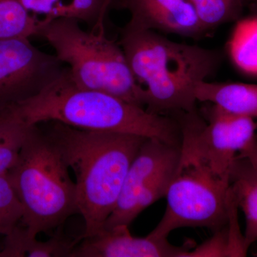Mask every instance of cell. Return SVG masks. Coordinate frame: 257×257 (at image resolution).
<instances>
[{
	"instance_id": "cell-1",
	"label": "cell",
	"mask_w": 257,
	"mask_h": 257,
	"mask_svg": "<svg viewBox=\"0 0 257 257\" xmlns=\"http://www.w3.org/2000/svg\"><path fill=\"white\" fill-rule=\"evenodd\" d=\"M3 108L29 125L57 121L80 130L157 139L177 147L182 143L175 118L150 112L108 93L79 87L68 67L36 95Z\"/></svg>"
},
{
	"instance_id": "cell-2",
	"label": "cell",
	"mask_w": 257,
	"mask_h": 257,
	"mask_svg": "<svg viewBox=\"0 0 257 257\" xmlns=\"http://www.w3.org/2000/svg\"><path fill=\"white\" fill-rule=\"evenodd\" d=\"M119 44L145 90V108L154 114L198 111L196 85L212 77L222 62L219 50L172 41L130 22Z\"/></svg>"
},
{
	"instance_id": "cell-3",
	"label": "cell",
	"mask_w": 257,
	"mask_h": 257,
	"mask_svg": "<svg viewBox=\"0 0 257 257\" xmlns=\"http://www.w3.org/2000/svg\"><path fill=\"white\" fill-rule=\"evenodd\" d=\"M49 122L45 133L75 175L77 204L85 228L81 237H89L103 229L128 168L147 138Z\"/></svg>"
},
{
	"instance_id": "cell-4",
	"label": "cell",
	"mask_w": 257,
	"mask_h": 257,
	"mask_svg": "<svg viewBox=\"0 0 257 257\" xmlns=\"http://www.w3.org/2000/svg\"><path fill=\"white\" fill-rule=\"evenodd\" d=\"M55 143L34 125L7 172L23 209L20 224L31 237L79 214L75 182Z\"/></svg>"
},
{
	"instance_id": "cell-5",
	"label": "cell",
	"mask_w": 257,
	"mask_h": 257,
	"mask_svg": "<svg viewBox=\"0 0 257 257\" xmlns=\"http://www.w3.org/2000/svg\"><path fill=\"white\" fill-rule=\"evenodd\" d=\"M79 87L101 91L142 106L145 90L137 82L119 44L106 36L104 25L91 32L78 20L62 17L47 20L40 30Z\"/></svg>"
},
{
	"instance_id": "cell-6",
	"label": "cell",
	"mask_w": 257,
	"mask_h": 257,
	"mask_svg": "<svg viewBox=\"0 0 257 257\" xmlns=\"http://www.w3.org/2000/svg\"><path fill=\"white\" fill-rule=\"evenodd\" d=\"M165 197V214L149 234L155 239H167L172 231L182 227H205L216 232L229 222V175L221 177L207 165L179 166Z\"/></svg>"
},
{
	"instance_id": "cell-7",
	"label": "cell",
	"mask_w": 257,
	"mask_h": 257,
	"mask_svg": "<svg viewBox=\"0 0 257 257\" xmlns=\"http://www.w3.org/2000/svg\"><path fill=\"white\" fill-rule=\"evenodd\" d=\"M180 126V166L201 163L221 177L229 175L235 157L256 138L255 119L206 102L201 111L173 113Z\"/></svg>"
},
{
	"instance_id": "cell-8",
	"label": "cell",
	"mask_w": 257,
	"mask_h": 257,
	"mask_svg": "<svg viewBox=\"0 0 257 257\" xmlns=\"http://www.w3.org/2000/svg\"><path fill=\"white\" fill-rule=\"evenodd\" d=\"M65 68L30 38L0 39V109L36 95Z\"/></svg>"
},
{
	"instance_id": "cell-9",
	"label": "cell",
	"mask_w": 257,
	"mask_h": 257,
	"mask_svg": "<svg viewBox=\"0 0 257 257\" xmlns=\"http://www.w3.org/2000/svg\"><path fill=\"white\" fill-rule=\"evenodd\" d=\"M179 162L180 147L147 138L128 168L117 202L103 229L130 226L142 211L155 202V184L159 175Z\"/></svg>"
},
{
	"instance_id": "cell-10",
	"label": "cell",
	"mask_w": 257,
	"mask_h": 257,
	"mask_svg": "<svg viewBox=\"0 0 257 257\" xmlns=\"http://www.w3.org/2000/svg\"><path fill=\"white\" fill-rule=\"evenodd\" d=\"M115 4L127 10L128 22L140 28L192 39L207 34L189 0H116Z\"/></svg>"
},
{
	"instance_id": "cell-11",
	"label": "cell",
	"mask_w": 257,
	"mask_h": 257,
	"mask_svg": "<svg viewBox=\"0 0 257 257\" xmlns=\"http://www.w3.org/2000/svg\"><path fill=\"white\" fill-rule=\"evenodd\" d=\"M187 252L167 239H155L150 235L136 237L130 234L128 226L118 225L81 237L69 257H185Z\"/></svg>"
},
{
	"instance_id": "cell-12",
	"label": "cell",
	"mask_w": 257,
	"mask_h": 257,
	"mask_svg": "<svg viewBox=\"0 0 257 257\" xmlns=\"http://www.w3.org/2000/svg\"><path fill=\"white\" fill-rule=\"evenodd\" d=\"M197 101L211 103L223 110L257 119V84L204 81L195 87Z\"/></svg>"
},
{
	"instance_id": "cell-13",
	"label": "cell",
	"mask_w": 257,
	"mask_h": 257,
	"mask_svg": "<svg viewBox=\"0 0 257 257\" xmlns=\"http://www.w3.org/2000/svg\"><path fill=\"white\" fill-rule=\"evenodd\" d=\"M230 188L246 219L243 244L248 251L257 241V172L249 161L235 157L229 170Z\"/></svg>"
},
{
	"instance_id": "cell-14",
	"label": "cell",
	"mask_w": 257,
	"mask_h": 257,
	"mask_svg": "<svg viewBox=\"0 0 257 257\" xmlns=\"http://www.w3.org/2000/svg\"><path fill=\"white\" fill-rule=\"evenodd\" d=\"M80 240L81 236L73 240L57 234L47 241H39L18 224L5 236L0 257H69Z\"/></svg>"
},
{
	"instance_id": "cell-15",
	"label": "cell",
	"mask_w": 257,
	"mask_h": 257,
	"mask_svg": "<svg viewBox=\"0 0 257 257\" xmlns=\"http://www.w3.org/2000/svg\"><path fill=\"white\" fill-rule=\"evenodd\" d=\"M47 20L30 14L18 0H0V39L39 36Z\"/></svg>"
},
{
	"instance_id": "cell-16",
	"label": "cell",
	"mask_w": 257,
	"mask_h": 257,
	"mask_svg": "<svg viewBox=\"0 0 257 257\" xmlns=\"http://www.w3.org/2000/svg\"><path fill=\"white\" fill-rule=\"evenodd\" d=\"M34 125H29L0 109V175L15 165Z\"/></svg>"
},
{
	"instance_id": "cell-17",
	"label": "cell",
	"mask_w": 257,
	"mask_h": 257,
	"mask_svg": "<svg viewBox=\"0 0 257 257\" xmlns=\"http://www.w3.org/2000/svg\"><path fill=\"white\" fill-rule=\"evenodd\" d=\"M203 28L208 32L221 25L239 21L248 0H189Z\"/></svg>"
},
{
	"instance_id": "cell-18",
	"label": "cell",
	"mask_w": 257,
	"mask_h": 257,
	"mask_svg": "<svg viewBox=\"0 0 257 257\" xmlns=\"http://www.w3.org/2000/svg\"><path fill=\"white\" fill-rule=\"evenodd\" d=\"M235 63L248 73L257 74V17L239 20L231 41Z\"/></svg>"
},
{
	"instance_id": "cell-19",
	"label": "cell",
	"mask_w": 257,
	"mask_h": 257,
	"mask_svg": "<svg viewBox=\"0 0 257 257\" xmlns=\"http://www.w3.org/2000/svg\"><path fill=\"white\" fill-rule=\"evenodd\" d=\"M23 209L8 174L0 175V235L9 234L20 224Z\"/></svg>"
},
{
	"instance_id": "cell-20",
	"label": "cell",
	"mask_w": 257,
	"mask_h": 257,
	"mask_svg": "<svg viewBox=\"0 0 257 257\" xmlns=\"http://www.w3.org/2000/svg\"><path fill=\"white\" fill-rule=\"evenodd\" d=\"M111 3L112 0H69L64 17L92 25L93 28L101 26Z\"/></svg>"
},
{
	"instance_id": "cell-21",
	"label": "cell",
	"mask_w": 257,
	"mask_h": 257,
	"mask_svg": "<svg viewBox=\"0 0 257 257\" xmlns=\"http://www.w3.org/2000/svg\"><path fill=\"white\" fill-rule=\"evenodd\" d=\"M30 14L41 19L53 20L64 15V0H18Z\"/></svg>"
},
{
	"instance_id": "cell-22",
	"label": "cell",
	"mask_w": 257,
	"mask_h": 257,
	"mask_svg": "<svg viewBox=\"0 0 257 257\" xmlns=\"http://www.w3.org/2000/svg\"><path fill=\"white\" fill-rule=\"evenodd\" d=\"M236 156L247 159L257 172V138L246 145Z\"/></svg>"
},
{
	"instance_id": "cell-23",
	"label": "cell",
	"mask_w": 257,
	"mask_h": 257,
	"mask_svg": "<svg viewBox=\"0 0 257 257\" xmlns=\"http://www.w3.org/2000/svg\"><path fill=\"white\" fill-rule=\"evenodd\" d=\"M247 8L251 16L257 17V0H248Z\"/></svg>"
},
{
	"instance_id": "cell-24",
	"label": "cell",
	"mask_w": 257,
	"mask_h": 257,
	"mask_svg": "<svg viewBox=\"0 0 257 257\" xmlns=\"http://www.w3.org/2000/svg\"><path fill=\"white\" fill-rule=\"evenodd\" d=\"M256 256H257V253H256Z\"/></svg>"
},
{
	"instance_id": "cell-25",
	"label": "cell",
	"mask_w": 257,
	"mask_h": 257,
	"mask_svg": "<svg viewBox=\"0 0 257 257\" xmlns=\"http://www.w3.org/2000/svg\"><path fill=\"white\" fill-rule=\"evenodd\" d=\"M256 138H257V135H256Z\"/></svg>"
},
{
	"instance_id": "cell-26",
	"label": "cell",
	"mask_w": 257,
	"mask_h": 257,
	"mask_svg": "<svg viewBox=\"0 0 257 257\" xmlns=\"http://www.w3.org/2000/svg\"><path fill=\"white\" fill-rule=\"evenodd\" d=\"M112 2H113V0H112Z\"/></svg>"
}]
</instances>
